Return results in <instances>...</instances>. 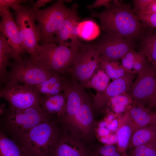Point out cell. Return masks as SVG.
Instances as JSON below:
<instances>
[{
	"mask_svg": "<svg viewBox=\"0 0 156 156\" xmlns=\"http://www.w3.org/2000/svg\"><path fill=\"white\" fill-rule=\"evenodd\" d=\"M5 109V104H2L0 105V116L3 115Z\"/></svg>",
	"mask_w": 156,
	"mask_h": 156,
	"instance_id": "36",
	"label": "cell"
},
{
	"mask_svg": "<svg viewBox=\"0 0 156 156\" xmlns=\"http://www.w3.org/2000/svg\"><path fill=\"white\" fill-rule=\"evenodd\" d=\"M112 0H96L93 4L87 6V8L91 10L94 8H98L104 6L105 8L108 7L110 2Z\"/></svg>",
	"mask_w": 156,
	"mask_h": 156,
	"instance_id": "33",
	"label": "cell"
},
{
	"mask_svg": "<svg viewBox=\"0 0 156 156\" xmlns=\"http://www.w3.org/2000/svg\"><path fill=\"white\" fill-rule=\"evenodd\" d=\"M99 66L113 81L128 73L118 61L99 55Z\"/></svg>",
	"mask_w": 156,
	"mask_h": 156,
	"instance_id": "21",
	"label": "cell"
},
{
	"mask_svg": "<svg viewBox=\"0 0 156 156\" xmlns=\"http://www.w3.org/2000/svg\"><path fill=\"white\" fill-rule=\"evenodd\" d=\"M52 0H38L34 4L33 8L34 9H38L44 6L47 3L51 2Z\"/></svg>",
	"mask_w": 156,
	"mask_h": 156,
	"instance_id": "35",
	"label": "cell"
},
{
	"mask_svg": "<svg viewBox=\"0 0 156 156\" xmlns=\"http://www.w3.org/2000/svg\"><path fill=\"white\" fill-rule=\"evenodd\" d=\"M78 6L74 4L69 8V12L59 29L56 34L52 43L77 50L81 43L79 38L78 25L80 18Z\"/></svg>",
	"mask_w": 156,
	"mask_h": 156,
	"instance_id": "11",
	"label": "cell"
},
{
	"mask_svg": "<svg viewBox=\"0 0 156 156\" xmlns=\"http://www.w3.org/2000/svg\"><path fill=\"white\" fill-rule=\"evenodd\" d=\"M66 103L65 93L52 95L41 94L40 104L42 109L48 113L63 115Z\"/></svg>",
	"mask_w": 156,
	"mask_h": 156,
	"instance_id": "18",
	"label": "cell"
},
{
	"mask_svg": "<svg viewBox=\"0 0 156 156\" xmlns=\"http://www.w3.org/2000/svg\"><path fill=\"white\" fill-rule=\"evenodd\" d=\"M130 156H156V140L131 149Z\"/></svg>",
	"mask_w": 156,
	"mask_h": 156,
	"instance_id": "29",
	"label": "cell"
},
{
	"mask_svg": "<svg viewBox=\"0 0 156 156\" xmlns=\"http://www.w3.org/2000/svg\"><path fill=\"white\" fill-rule=\"evenodd\" d=\"M135 14L144 26L152 29L156 28V13L144 14L139 13Z\"/></svg>",
	"mask_w": 156,
	"mask_h": 156,
	"instance_id": "30",
	"label": "cell"
},
{
	"mask_svg": "<svg viewBox=\"0 0 156 156\" xmlns=\"http://www.w3.org/2000/svg\"><path fill=\"white\" fill-rule=\"evenodd\" d=\"M132 134V123L128 113L126 111L118 120L116 130L117 151L122 154L127 149L129 142Z\"/></svg>",
	"mask_w": 156,
	"mask_h": 156,
	"instance_id": "17",
	"label": "cell"
},
{
	"mask_svg": "<svg viewBox=\"0 0 156 156\" xmlns=\"http://www.w3.org/2000/svg\"><path fill=\"white\" fill-rule=\"evenodd\" d=\"M58 133L54 125L47 121L19 138L18 145L25 156H49Z\"/></svg>",
	"mask_w": 156,
	"mask_h": 156,
	"instance_id": "3",
	"label": "cell"
},
{
	"mask_svg": "<svg viewBox=\"0 0 156 156\" xmlns=\"http://www.w3.org/2000/svg\"><path fill=\"white\" fill-rule=\"evenodd\" d=\"M99 30L96 23L91 20L79 23L78 25L79 37L86 40H90L96 38L99 34Z\"/></svg>",
	"mask_w": 156,
	"mask_h": 156,
	"instance_id": "28",
	"label": "cell"
},
{
	"mask_svg": "<svg viewBox=\"0 0 156 156\" xmlns=\"http://www.w3.org/2000/svg\"><path fill=\"white\" fill-rule=\"evenodd\" d=\"M152 0H134L133 11L135 14L141 12L152 2Z\"/></svg>",
	"mask_w": 156,
	"mask_h": 156,
	"instance_id": "32",
	"label": "cell"
},
{
	"mask_svg": "<svg viewBox=\"0 0 156 156\" xmlns=\"http://www.w3.org/2000/svg\"><path fill=\"white\" fill-rule=\"evenodd\" d=\"M0 32L5 38L12 51V59L20 58L26 53L21 39L17 25L9 9L0 13Z\"/></svg>",
	"mask_w": 156,
	"mask_h": 156,
	"instance_id": "13",
	"label": "cell"
},
{
	"mask_svg": "<svg viewBox=\"0 0 156 156\" xmlns=\"http://www.w3.org/2000/svg\"><path fill=\"white\" fill-rule=\"evenodd\" d=\"M138 75L126 93L133 105L152 111L156 106V66L151 63Z\"/></svg>",
	"mask_w": 156,
	"mask_h": 156,
	"instance_id": "7",
	"label": "cell"
},
{
	"mask_svg": "<svg viewBox=\"0 0 156 156\" xmlns=\"http://www.w3.org/2000/svg\"><path fill=\"white\" fill-rule=\"evenodd\" d=\"M24 0H0V13L3 10L11 8L13 10L21 3L27 2Z\"/></svg>",
	"mask_w": 156,
	"mask_h": 156,
	"instance_id": "31",
	"label": "cell"
},
{
	"mask_svg": "<svg viewBox=\"0 0 156 156\" xmlns=\"http://www.w3.org/2000/svg\"><path fill=\"white\" fill-rule=\"evenodd\" d=\"M133 103L131 99L126 92L120 94L111 99L106 107V112H107L111 109L109 114L118 115L127 110V107Z\"/></svg>",
	"mask_w": 156,
	"mask_h": 156,
	"instance_id": "25",
	"label": "cell"
},
{
	"mask_svg": "<svg viewBox=\"0 0 156 156\" xmlns=\"http://www.w3.org/2000/svg\"><path fill=\"white\" fill-rule=\"evenodd\" d=\"M135 77V74L127 73L113 81L103 91L96 92L92 96L93 111H101L106 108L111 99L126 92L131 87Z\"/></svg>",
	"mask_w": 156,
	"mask_h": 156,
	"instance_id": "14",
	"label": "cell"
},
{
	"mask_svg": "<svg viewBox=\"0 0 156 156\" xmlns=\"http://www.w3.org/2000/svg\"><path fill=\"white\" fill-rule=\"evenodd\" d=\"M77 50L54 43H45L40 44L34 53L29 56L44 68L64 74L72 66Z\"/></svg>",
	"mask_w": 156,
	"mask_h": 156,
	"instance_id": "2",
	"label": "cell"
},
{
	"mask_svg": "<svg viewBox=\"0 0 156 156\" xmlns=\"http://www.w3.org/2000/svg\"><path fill=\"white\" fill-rule=\"evenodd\" d=\"M0 156H25L18 145L9 138L0 128Z\"/></svg>",
	"mask_w": 156,
	"mask_h": 156,
	"instance_id": "26",
	"label": "cell"
},
{
	"mask_svg": "<svg viewBox=\"0 0 156 156\" xmlns=\"http://www.w3.org/2000/svg\"><path fill=\"white\" fill-rule=\"evenodd\" d=\"M156 140V125H148L138 129L132 133L127 149Z\"/></svg>",
	"mask_w": 156,
	"mask_h": 156,
	"instance_id": "20",
	"label": "cell"
},
{
	"mask_svg": "<svg viewBox=\"0 0 156 156\" xmlns=\"http://www.w3.org/2000/svg\"><path fill=\"white\" fill-rule=\"evenodd\" d=\"M131 119L132 133L149 125H156V113L144 107L132 105L126 111Z\"/></svg>",
	"mask_w": 156,
	"mask_h": 156,
	"instance_id": "16",
	"label": "cell"
},
{
	"mask_svg": "<svg viewBox=\"0 0 156 156\" xmlns=\"http://www.w3.org/2000/svg\"><path fill=\"white\" fill-rule=\"evenodd\" d=\"M122 156H128L127 153H126V152H125L123 153L122 154Z\"/></svg>",
	"mask_w": 156,
	"mask_h": 156,
	"instance_id": "38",
	"label": "cell"
},
{
	"mask_svg": "<svg viewBox=\"0 0 156 156\" xmlns=\"http://www.w3.org/2000/svg\"><path fill=\"white\" fill-rule=\"evenodd\" d=\"M40 105L24 109H17L10 106L3 114L5 128L17 138L27 133L34 127L47 121L49 115Z\"/></svg>",
	"mask_w": 156,
	"mask_h": 156,
	"instance_id": "4",
	"label": "cell"
},
{
	"mask_svg": "<svg viewBox=\"0 0 156 156\" xmlns=\"http://www.w3.org/2000/svg\"><path fill=\"white\" fill-rule=\"evenodd\" d=\"M105 156H122V154L119 153L117 151Z\"/></svg>",
	"mask_w": 156,
	"mask_h": 156,
	"instance_id": "37",
	"label": "cell"
},
{
	"mask_svg": "<svg viewBox=\"0 0 156 156\" xmlns=\"http://www.w3.org/2000/svg\"><path fill=\"white\" fill-rule=\"evenodd\" d=\"M33 14L40 33L42 44L52 43L55 36L68 14L64 1L59 0L49 7L40 10L34 9Z\"/></svg>",
	"mask_w": 156,
	"mask_h": 156,
	"instance_id": "6",
	"label": "cell"
},
{
	"mask_svg": "<svg viewBox=\"0 0 156 156\" xmlns=\"http://www.w3.org/2000/svg\"><path fill=\"white\" fill-rule=\"evenodd\" d=\"M92 100V96L86 91L81 106L71 122L86 133L90 132L94 125Z\"/></svg>",
	"mask_w": 156,
	"mask_h": 156,
	"instance_id": "15",
	"label": "cell"
},
{
	"mask_svg": "<svg viewBox=\"0 0 156 156\" xmlns=\"http://www.w3.org/2000/svg\"><path fill=\"white\" fill-rule=\"evenodd\" d=\"M9 67L10 70L3 84L12 81L35 86L56 73L44 68L26 54L19 59L13 60Z\"/></svg>",
	"mask_w": 156,
	"mask_h": 156,
	"instance_id": "5",
	"label": "cell"
},
{
	"mask_svg": "<svg viewBox=\"0 0 156 156\" xmlns=\"http://www.w3.org/2000/svg\"><path fill=\"white\" fill-rule=\"evenodd\" d=\"M40 96L34 86L12 81L0 86V98L5 99L16 109H24L40 105Z\"/></svg>",
	"mask_w": 156,
	"mask_h": 156,
	"instance_id": "9",
	"label": "cell"
},
{
	"mask_svg": "<svg viewBox=\"0 0 156 156\" xmlns=\"http://www.w3.org/2000/svg\"><path fill=\"white\" fill-rule=\"evenodd\" d=\"M141 40L140 52L144 55L152 64L156 66L155 31H148Z\"/></svg>",
	"mask_w": 156,
	"mask_h": 156,
	"instance_id": "23",
	"label": "cell"
},
{
	"mask_svg": "<svg viewBox=\"0 0 156 156\" xmlns=\"http://www.w3.org/2000/svg\"><path fill=\"white\" fill-rule=\"evenodd\" d=\"M99 55L94 45L81 43L68 73L82 87L99 66Z\"/></svg>",
	"mask_w": 156,
	"mask_h": 156,
	"instance_id": "10",
	"label": "cell"
},
{
	"mask_svg": "<svg viewBox=\"0 0 156 156\" xmlns=\"http://www.w3.org/2000/svg\"><path fill=\"white\" fill-rule=\"evenodd\" d=\"M83 148L75 141L67 139L62 142L54 151L53 156H84Z\"/></svg>",
	"mask_w": 156,
	"mask_h": 156,
	"instance_id": "24",
	"label": "cell"
},
{
	"mask_svg": "<svg viewBox=\"0 0 156 156\" xmlns=\"http://www.w3.org/2000/svg\"><path fill=\"white\" fill-rule=\"evenodd\" d=\"M140 13L144 14L156 13V0H152L151 3L147 6L144 10Z\"/></svg>",
	"mask_w": 156,
	"mask_h": 156,
	"instance_id": "34",
	"label": "cell"
},
{
	"mask_svg": "<svg viewBox=\"0 0 156 156\" xmlns=\"http://www.w3.org/2000/svg\"><path fill=\"white\" fill-rule=\"evenodd\" d=\"M110 78L103 69L98 70L96 73L86 83L83 88L85 89L92 88L97 92L103 91L109 84Z\"/></svg>",
	"mask_w": 156,
	"mask_h": 156,
	"instance_id": "27",
	"label": "cell"
},
{
	"mask_svg": "<svg viewBox=\"0 0 156 156\" xmlns=\"http://www.w3.org/2000/svg\"><path fill=\"white\" fill-rule=\"evenodd\" d=\"M14 10L15 22L24 49L29 56L32 55L40 45L41 39L40 28L32 7L21 4Z\"/></svg>",
	"mask_w": 156,
	"mask_h": 156,
	"instance_id": "8",
	"label": "cell"
},
{
	"mask_svg": "<svg viewBox=\"0 0 156 156\" xmlns=\"http://www.w3.org/2000/svg\"><path fill=\"white\" fill-rule=\"evenodd\" d=\"M35 86L38 92L41 95H52L61 93L64 91L62 75L55 73Z\"/></svg>",
	"mask_w": 156,
	"mask_h": 156,
	"instance_id": "19",
	"label": "cell"
},
{
	"mask_svg": "<svg viewBox=\"0 0 156 156\" xmlns=\"http://www.w3.org/2000/svg\"><path fill=\"white\" fill-rule=\"evenodd\" d=\"M92 17L99 20L101 27L111 32L134 41L142 40L146 33V27L139 20L129 4L112 0L103 12H92Z\"/></svg>",
	"mask_w": 156,
	"mask_h": 156,
	"instance_id": "1",
	"label": "cell"
},
{
	"mask_svg": "<svg viewBox=\"0 0 156 156\" xmlns=\"http://www.w3.org/2000/svg\"><path fill=\"white\" fill-rule=\"evenodd\" d=\"M106 32L99 42L94 45L100 55L118 61L129 51L134 49V42L132 40Z\"/></svg>",
	"mask_w": 156,
	"mask_h": 156,
	"instance_id": "12",
	"label": "cell"
},
{
	"mask_svg": "<svg viewBox=\"0 0 156 156\" xmlns=\"http://www.w3.org/2000/svg\"><path fill=\"white\" fill-rule=\"evenodd\" d=\"M12 59V51L5 37L0 32V86L3 84Z\"/></svg>",
	"mask_w": 156,
	"mask_h": 156,
	"instance_id": "22",
	"label": "cell"
}]
</instances>
